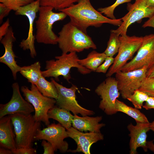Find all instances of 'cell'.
<instances>
[{"mask_svg":"<svg viewBox=\"0 0 154 154\" xmlns=\"http://www.w3.org/2000/svg\"><path fill=\"white\" fill-rule=\"evenodd\" d=\"M59 11L66 14L70 22L86 33L90 26L98 27L108 23L119 27L122 22L121 19H112L103 15L94 8L90 0H79L77 4Z\"/></svg>","mask_w":154,"mask_h":154,"instance_id":"cell-1","label":"cell"},{"mask_svg":"<svg viewBox=\"0 0 154 154\" xmlns=\"http://www.w3.org/2000/svg\"><path fill=\"white\" fill-rule=\"evenodd\" d=\"M58 44L62 53L79 52L97 48L91 38L71 22L64 25L58 33Z\"/></svg>","mask_w":154,"mask_h":154,"instance_id":"cell-2","label":"cell"},{"mask_svg":"<svg viewBox=\"0 0 154 154\" xmlns=\"http://www.w3.org/2000/svg\"><path fill=\"white\" fill-rule=\"evenodd\" d=\"M56 59L47 60L46 62L45 70L42 71L44 77H53L58 80V77L62 76L68 82L71 78L70 70L72 68H77L81 74L85 75L92 71L80 65L78 62L79 58L76 52L62 53L60 56H55Z\"/></svg>","mask_w":154,"mask_h":154,"instance_id":"cell-3","label":"cell"},{"mask_svg":"<svg viewBox=\"0 0 154 154\" xmlns=\"http://www.w3.org/2000/svg\"><path fill=\"white\" fill-rule=\"evenodd\" d=\"M54 8L48 6H40L39 16L36 21L35 38L38 43L52 45L58 44V36L53 31L52 26L56 22L64 19L67 15L63 12L56 13Z\"/></svg>","mask_w":154,"mask_h":154,"instance_id":"cell-4","label":"cell"},{"mask_svg":"<svg viewBox=\"0 0 154 154\" xmlns=\"http://www.w3.org/2000/svg\"><path fill=\"white\" fill-rule=\"evenodd\" d=\"M9 115L14 127L17 148L32 147L35 137L40 129L41 122L36 121L31 114L17 113Z\"/></svg>","mask_w":154,"mask_h":154,"instance_id":"cell-5","label":"cell"},{"mask_svg":"<svg viewBox=\"0 0 154 154\" xmlns=\"http://www.w3.org/2000/svg\"><path fill=\"white\" fill-rule=\"evenodd\" d=\"M29 89L26 86H22L21 91L25 100L31 104L35 109L34 118L37 121L43 122L48 126L50 124L48 113V111L56 104V99L43 96L36 86L31 84Z\"/></svg>","mask_w":154,"mask_h":154,"instance_id":"cell-6","label":"cell"},{"mask_svg":"<svg viewBox=\"0 0 154 154\" xmlns=\"http://www.w3.org/2000/svg\"><path fill=\"white\" fill-rule=\"evenodd\" d=\"M120 46L114 62L106 74V77L111 76L120 71L122 68L131 59L137 51L142 42L143 37L127 35H120Z\"/></svg>","mask_w":154,"mask_h":154,"instance_id":"cell-7","label":"cell"},{"mask_svg":"<svg viewBox=\"0 0 154 154\" xmlns=\"http://www.w3.org/2000/svg\"><path fill=\"white\" fill-rule=\"evenodd\" d=\"M95 92L100 96L99 108L108 115L116 114V102L120 93L115 78L107 77L96 88Z\"/></svg>","mask_w":154,"mask_h":154,"instance_id":"cell-8","label":"cell"},{"mask_svg":"<svg viewBox=\"0 0 154 154\" xmlns=\"http://www.w3.org/2000/svg\"><path fill=\"white\" fill-rule=\"evenodd\" d=\"M154 65V34L143 37L142 43L135 56L125 64L120 71L127 72L141 68L148 69ZM147 69V70H148Z\"/></svg>","mask_w":154,"mask_h":154,"instance_id":"cell-9","label":"cell"},{"mask_svg":"<svg viewBox=\"0 0 154 154\" xmlns=\"http://www.w3.org/2000/svg\"><path fill=\"white\" fill-rule=\"evenodd\" d=\"M55 85L58 92V96L56 100L58 106L72 112L74 115L80 114L82 116L94 115L93 111L81 106L76 100V92L78 90L76 86L72 85L67 88L58 83L53 78L51 80Z\"/></svg>","mask_w":154,"mask_h":154,"instance_id":"cell-10","label":"cell"},{"mask_svg":"<svg viewBox=\"0 0 154 154\" xmlns=\"http://www.w3.org/2000/svg\"><path fill=\"white\" fill-rule=\"evenodd\" d=\"M148 69L146 66L127 72L120 71L115 74L118 89L123 98L127 99L141 87L146 77Z\"/></svg>","mask_w":154,"mask_h":154,"instance_id":"cell-11","label":"cell"},{"mask_svg":"<svg viewBox=\"0 0 154 154\" xmlns=\"http://www.w3.org/2000/svg\"><path fill=\"white\" fill-rule=\"evenodd\" d=\"M127 8L128 12L121 18V24L117 29L112 30L111 32L119 35H126L131 25L143 18H149L154 12V8L147 6L146 0H135L133 4H127Z\"/></svg>","mask_w":154,"mask_h":154,"instance_id":"cell-12","label":"cell"},{"mask_svg":"<svg viewBox=\"0 0 154 154\" xmlns=\"http://www.w3.org/2000/svg\"><path fill=\"white\" fill-rule=\"evenodd\" d=\"M66 128L59 123L54 122L49 125L46 128L39 130L35 137V140H44L49 142L56 151L59 150L62 153L67 152L68 143L64 140L68 137Z\"/></svg>","mask_w":154,"mask_h":154,"instance_id":"cell-13","label":"cell"},{"mask_svg":"<svg viewBox=\"0 0 154 154\" xmlns=\"http://www.w3.org/2000/svg\"><path fill=\"white\" fill-rule=\"evenodd\" d=\"M40 6V0H36L27 5L20 7L15 13L16 15L25 16L28 18L29 27L28 37L26 39L22 40L19 46L24 50H29L30 56L32 58H34L37 55L34 45L35 36L33 35V25Z\"/></svg>","mask_w":154,"mask_h":154,"instance_id":"cell-14","label":"cell"},{"mask_svg":"<svg viewBox=\"0 0 154 154\" xmlns=\"http://www.w3.org/2000/svg\"><path fill=\"white\" fill-rule=\"evenodd\" d=\"M12 87L13 93L11 100L5 104H0V118L15 113L28 115L34 112L33 105L21 96L18 83H13Z\"/></svg>","mask_w":154,"mask_h":154,"instance_id":"cell-15","label":"cell"},{"mask_svg":"<svg viewBox=\"0 0 154 154\" xmlns=\"http://www.w3.org/2000/svg\"><path fill=\"white\" fill-rule=\"evenodd\" d=\"M66 130L68 137L73 139L77 145L76 149L68 150L67 152L74 153L82 152L85 154H90V148L92 145L104 139V135L101 132L84 133L73 127Z\"/></svg>","mask_w":154,"mask_h":154,"instance_id":"cell-16","label":"cell"},{"mask_svg":"<svg viewBox=\"0 0 154 154\" xmlns=\"http://www.w3.org/2000/svg\"><path fill=\"white\" fill-rule=\"evenodd\" d=\"M134 125L130 123L127 126L129 132V153H137V149L139 147L142 148L145 152L148 151L147 146V133L150 130V123L136 122Z\"/></svg>","mask_w":154,"mask_h":154,"instance_id":"cell-17","label":"cell"},{"mask_svg":"<svg viewBox=\"0 0 154 154\" xmlns=\"http://www.w3.org/2000/svg\"><path fill=\"white\" fill-rule=\"evenodd\" d=\"M16 40L12 27L10 26L6 35L0 40L3 45L5 52L0 58V62L7 65L11 70L14 79H17V75L19 72L21 67L18 65L15 60L17 57L13 50V43Z\"/></svg>","mask_w":154,"mask_h":154,"instance_id":"cell-18","label":"cell"},{"mask_svg":"<svg viewBox=\"0 0 154 154\" xmlns=\"http://www.w3.org/2000/svg\"><path fill=\"white\" fill-rule=\"evenodd\" d=\"M86 116L80 117L74 115L72 125L76 129L81 131L100 132L101 129L105 124L99 122L102 120V116L91 117Z\"/></svg>","mask_w":154,"mask_h":154,"instance_id":"cell-19","label":"cell"},{"mask_svg":"<svg viewBox=\"0 0 154 154\" xmlns=\"http://www.w3.org/2000/svg\"><path fill=\"white\" fill-rule=\"evenodd\" d=\"M10 116L0 118V146L13 151L17 148Z\"/></svg>","mask_w":154,"mask_h":154,"instance_id":"cell-20","label":"cell"},{"mask_svg":"<svg viewBox=\"0 0 154 154\" xmlns=\"http://www.w3.org/2000/svg\"><path fill=\"white\" fill-rule=\"evenodd\" d=\"M48 115L49 119L57 121L66 130L72 127L74 116L69 111L54 106L48 111Z\"/></svg>","mask_w":154,"mask_h":154,"instance_id":"cell-21","label":"cell"},{"mask_svg":"<svg viewBox=\"0 0 154 154\" xmlns=\"http://www.w3.org/2000/svg\"><path fill=\"white\" fill-rule=\"evenodd\" d=\"M107 57L104 52L99 53L94 50L90 53L86 58L79 59L78 62L80 65L92 71L96 72Z\"/></svg>","mask_w":154,"mask_h":154,"instance_id":"cell-22","label":"cell"},{"mask_svg":"<svg viewBox=\"0 0 154 154\" xmlns=\"http://www.w3.org/2000/svg\"><path fill=\"white\" fill-rule=\"evenodd\" d=\"M115 107L117 112L125 113L133 118L136 122H149L146 116L139 109L129 106L117 99L116 101Z\"/></svg>","mask_w":154,"mask_h":154,"instance_id":"cell-23","label":"cell"},{"mask_svg":"<svg viewBox=\"0 0 154 154\" xmlns=\"http://www.w3.org/2000/svg\"><path fill=\"white\" fill-rule=\"evenodd\" d=\"M40 68V63L37 61L30 65L21 67L19 72L28 82L36 85L42 75Z\"/></svg>","mask_w":154,"mask_h":154,"instance_id":"cell-24","label":"cell"},{"mask_svg":"<svg viewBox=\"0 0 154 154\" xmlns=\"http://www.w3.org/2000/svg\"><path fill=\"white\" fill-rule=\"evenodd\" d=\"M45 78L42 75L36 86L43 96L56 100L58 96L56 87L53 82L46 80Z\"/></svg>","mask_w":154,"mask_h":154,"instance_id":"cell-25","label":"cell"},{"mask_svg":"<svg viewBox=\"0 0 154 154\" xmlns=\"http://www.w3.org/2000/svg\"><path fill=\"white\" fill-rule=\"evenodd\" d=\"M40 6L52 7L56 10H61L68 7L79 0H40Z\"/></svg>","mask_w":154,"mask_h":154,"instance_id":"cell-26","label":"cell"},{"mask_svg":"<svg viewBox=\"0 0 154 154\" xmlns=\"http://www.w3.org/2000/svg\"><path fill=\"white\" fill-rule=\"evenodd\" d=\"M119 35L111 32L107 47L104 52L107 56L113 57L118 52L120 45Z\"/></svg>","mask_w":154,"mask_h":154,"instance_id":"cell-27","label":"cell"},{"mask_svg":"<svg viewBox=\"0 0 154 154\" xmlns=\"http://www.w3.org/2000/svg\"><path fill=\"white\" fill-rule=\"evenodd\" d=\"M149 96L146 93L137 89L134 91L127 99L132 103L135 108L141 109L143 102L147 100Z\"/></svg>","mask_w":154,"mask_h":154,"instance_id":"cell-28","label":"cell"},{"mask_svg":"<svg viewBox=\"0 0 154 154\" xmlns=\"http://www.w3.org/2000/svg\"><path fill=\"white\" fill-rule=\"evenodd\" d=\"M131 1V0H116L112 5L104 8H100L98 10L101 13L106 15L107 17L112 19H115L116 18L114 15V11L115 8L120 4L129 3Z\"/></svg>","mask_w":154,"mask_h":154,"instance_id":"cell-29","label":"cell"},{"mask_svg":"<svg viewBox=\"0 0 154 154\" xmlns=\"http://www.w3.org/2000/svg\"><path fill=\"white\" fill-rule=\"evenodd\" d=\"M34 0H0V2L5 4L11 10L15 11L20 7L27 5Z\"/></svg>","mask_w":154,"mask_h":154,"instance_id":"cell-30","label":"cell"},{"mask_svg":"<svg viewBox=\"0 0 154 154\" xmlns=\"http://www.w3.org/2000/svg\"><path fill=\"white\" fill-rule=\"evenodd\" d=\"M139 90L146 93L149 96L154 97V77H145Z\"/></svg>","mask_w":154,"mask_h":154,"instance_id":"cell-31","label":"cell"},{"mask_svg":"<svg viewBox=\"0 0 154 154\" xmlns=\"http://www.w3.org/2000/svg\"><path fill=\"white\" fill-rule=\"evenodd\" d=\"M114 59L113 57L107 56L104 62L98 68L96 72L106 73L109 67L113 64Z\"/></svg>","mask_w":154,"mask_h":154,"instance_id":"cell-32","label":"cell"},{"mask_svg":"<svg viewBox=\"0 0 154 154\" xmlns=\"http://www.w3.org/2000/svg\"><path fill=\"white\" fill-rule=\"evenodd\" d=\"M13 154H35L37 153L35 149L32 147H21L12 151Z\"/></svg>","mask_w":154,"mask_h":154,"instance_id":"cell-33","label":"cell"},{"mask_svg":"<svg viewBox=\"0 0 154 154\" xmlns=\"http://www.w3.org/2000/svg\"><path fill=\"white\" fill-rule=\"evenodd\" d=\"M41 144L44 149L43 154H54L55 150L49 142L46 140H42Z\"/></svg>","mask_w":154,"mask_h":154,"instance_id":"cell-34","label":"cell"},{"mask_svg":"<svg viewBox=\"0 0 154 154\" xmlns=\"http://www.w3.org/2000/svg\"><path fill=\"white\" fill-rule=\"evenodd\" d=\"M11 9L3 3H0V23H1L3 19L8 15Z\"/></svg>","mask_w":154,"mask_h":154,"instance_id":"cell-35","label":"cell"},{"mask_svg":"<svg viewBox=\"0 0 154 154\" xmlns=\"http://www.w3.org/2000/svg\"><path fill=\"white\" fill-rule=\"evenodd\" d=\"M9 20H7L0 27V40L6 35L10 27Z\"/></svg>","mask_w":154,"mask_h":154,"instance_id":"cell-36","label":"cell"},{"mask_svg":"<svg viewBox=\"0 0 154 154\" xmlns=\"http://www.w3.org/2000/svg\"><path fill=\"white\" fill-rule=\"evenodd\" d=\"M145 102V104L143 106V108L147 110L154 109V97L149 96Z\"/></svg>","mask_w":154,"mask_h":154,"instance_id":"cell-37","label":"cell"},{"mask_svg":"<svg viewBox=\"0 0 154 154\" xmlns=\"http://www.w3.org/2000/svg\"><path fill=\"white\" fill-rule=\"evenodd\" d=\"M143 28L151 27L154 28V12L143 25Z\"/></svg>","mask_w":154,"mask_h":154,"instance_id":"cell-38","label":"cell"},{"mask_svg":"<svg viewBox=\"0 0 154 154\" xmlns=\"http://www.w3.org/2000/svg\"><path fill=\"white\" fill-rule=\"evenodd\" d=\"M146 77H154V65L147 70L146 73Z\"/></svg>","mask_w":154,"mask_h":154,"instance_id":"cell-39","label":"cell"},{"mask_svg":"<svg viewBox=\"0 0 154 154\" xmlns=\"http://www.w3.org/2000/svg\"><path fill=\"white\" fill-rule=\"evenodd\" d=\"M0 154H12V151L11 150L1 147L0 148Z\"/></svg>","mask_w":154,"mask_h":154,"instance_id":"cell-40","label":"cell"},{"mask_svg":"<svg viewBox=\"0 0 154 154\" xmlns=\"http://www.w3.org/2000/svg\"><path fill=\"white\" fill-rule=\"evenodd\" d=\"M147 146L148 149L154 153V143L153 141H147Z\"/></svg>","mask_w":154,"mask_h":154,"instance_id":"cell-41","label":"cell"},{"mask_svg":"<svg viewBox=\"0 0 154 154\" xmlns=\"http://www.w3.org/2000/svg\"><path fill=\"white\" fill-rule=\"evenodd\" d=\"M146 3L148 7L154 8V0H146Z\"/></svg>","mask_w":154,"mask_h":154,"instance_id":"cell-42","label":"cell"},{"mask_svg":"<svg viewBox=\"0 0 154 154\" xmlns=\"http://www.w3.org/2000/svg\"><path fill=\"white\" fill-rule=\"evenodd\" d=\"M150 129L154 132V121L150 123Z\"/></svg>","mask_w":154,"mask_h":154,"instance_id":"cell-43","label":"cell"}]
</instances>
